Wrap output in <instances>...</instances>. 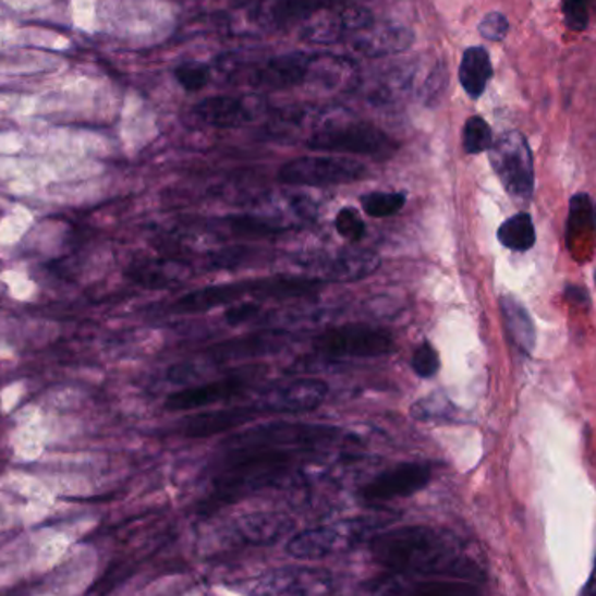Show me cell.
Here are the masks:
<instances>
[{
	"mask_svg": "<svg viewBox=\"0 0 596 596\" xmlns=\"http://www.w3.org/2000/svg\"><path fill=\"white\" fill-rule=\"evenodd\" d=\"M375 562L397 572H417L479 580L482 571L462 554L458 543L429 527H401L382 532L370 543Z\"/></svg>",
	"mask_w": 596,
	"mask_h": 596,
	"instance_id": "6da1fadb",
	"label": "cell"
},
{
	"mask_svg": "<svg viewBox=\"0 0 596 596\" xmlns=\"http://www.w3.org/2000/svg\"><path fill=\"white\" fill-rule=\"evenodd\" d=\"M314 349L327 357H380L394 351V339L384 328L342 325L316 337Z\"/></svg>",
	"mask_w": 596,
	"mask_h": 596,
	"instance_id": "8992f818",
	"label": "cell"
},
{
	"mask_svg": "<svg viewBox=\"0 0 596 596\" xmlns=\"http://www.w3.org/2000/svg\"><path fill=\"white\" fill-rule=\"evenodd\" d=\"M567 296H569L572 302H577V304L581 305H583L584 302L588 301V293H586V290H583V288H567Z\"/></svg>",
	"mask_w": 596,
	"mask_h": 596,
	"instance_id": "836d02e7",
	"label": "cell"
},
{
	"mask_svg": "<svg viewBox=\"0 0 596 596\" xmlns=\"http://www.w3.org/2000/svg\"><path fill=\"white\" fill-rule=\"evenodd\" d=\"M260 311V305L255 302H243V304L229 307L226 313V321L231 325H241V323L248 321L253 316H257Z\"/></svg>",
	"mask_w": 596,
	"mask_h": 596,
	"instance_id": "d6a6232c",
	"label": "cell"
},
{
	"mask_svg": "<svg viewBox=\"0 0 596 596\" xmlns=\"http://www.w3.org/2000/svg\"><path fill=\"white\" fill-rule=\"evenodd\" d=\"M490 162L510 196L528 200L534 194V159L525 136L520 131H508L490 147Z\"/></svg>",
	"mask_w": 596,
	"mask_h": 596,
	"instance_id": "3957f363",
	"label": "cell"
},
{
	"mask_svg": "<svg viewBox=\"0 0 596 596\" xmlns=\"http://www.w3.org/2000/svg\"><path fill=\"white\" fill-rule=\"evenodd\" d=\"M405 203V194L401 192H372L362 197L363 209L374 218L392 217L403 209Z\"/></svg>",
	"mask_w": 596,
	"mask_h": 596,
	"instance_id": "cb8c5ba5",
	"label": "cell"
},
{
	"mask_svg": "<svg viewBox=\"0 0 596 596\" xmlns=\"http://www.w3.org/2000/svg\"><path fill=\"white\" fill-rule=\"evenodd\" d=\"M333 435H337L336 427L290 423L269 424V426L253 427L248 431L234 436L229 441V449L266 447V449L301 452V450H311L333 440Z\"/></svg>",
	"mask_w": 596,
	"mask_h": 596,
	"instance_id": "52a82bcc",
	"label": "cell"
},
{
	"mask_svg": "<svg viewBox=\"0 0 596 596\" xmlns=\"http://www.w3.org/2000/svg\"><path fill=\"white\" fill-rule=\"evenodd\" d=\"M409 596H479L475 584L462 581H438V583L421 584Z\"/></svg>",
	"mask_w": 596,
	"mask_h": 596,
	"instance_id": "484cf974",
	"label": "cell"
},
{
	"mask_svg": "<svg viewBox=\"0 0 596 596\" xmlns=\"http://www.w3.org/2000/svg\"><path fill=\"white\" fill-rule=\"evenodd\" d=\"M478 31L484 39L492 40V42H501V40L506 39L508 32H510V22H508V17L504 14L494 11V13H488L482 20Z\"/></svg>",
	"mask_w": 596,
	"mask_h": 596,
	"instance_id": "1f68e13d",
	"label": "cell"
},
{
	"mask_svg": "<svg viewBox=\"0 0 596 596\" xmlns=\"http://www.w3.org/2000/svg\"><path fill=\"white\" fill-rule=\"evenodd\" d=\"M366 166L349 157H296L281 166L279 182L292 187H328L365 179Z\"/></svg>",
	"mask_w": 596,
	"mask_h": 596,
	"instance_id": "5b68a950",
	"label": "cell"
},
{
	"mask_svg": "<svg viewBox=\"0 0 596 596\" xmlns=\"http://www.w3.org/2000/svg\"><path fill=\"white\" fill-rule=\"evenodd\" d=\"M328 386L318 379H296L292 382L276 384L261 392L257 409L260 412L279 414H305L323 405Z\"/></svg>",
	"mask_w": 596,
	"mask_h": 596,
	"instance_id": "ba28073f",
	"label": "cell"
},
{
	"mask_svg": "<svg viewBox=\"0 0 596 596\" xmlns=\"http://www.w3.org/2000/svg\"><path fill=\"white\" fill-rule=\"evenodd\" d=\"M580 596H596V558L595 563H593L592 574H589L588 581L584 584Z\"/></svg>",
	"mask_w": 596,
	"mask_h": 596,
	"instance_id": "e575fe53",
	"label": "cell"
},
{
	"mask_svg": "<svg viewBox=\"0 0 596 596\" xmlns=\"http://www.w3.org/2000/svg\"><path fill=\"white\" fill-rule=\"evenodd\" d=\"M592 0H563V17L567 28L572 32L586 31L589 23Z\"/></svg>",
	"mask_w": 596,
	"mask_h": 596,
	"instance_id": "4dcf8cb0",
	"label": "cell"
},
{
	"mask_svg": "<svg viewBox=\"0 0 596 596\" xmlns=\"http://www.w3.org/2000/svg\"><path fill=\"white\" fill-rule=\"evenodd\" d=\"M279 340H275L272 336H258L253 339H240L232 340V342H226V344L217 345L211 349V360L215 362H227V360H234V357L250 356V354L261 353L267 349H272V345L278 344Z\"/></svg>",
	"mask_w": 596,
	"mask_h": 596,
	"instance_id": "603a6c76",
	"label": "cell"
},
{
	"mask_svg": "<svg viewBox=\"0 0 596 596\" xmlns=\"http://www.w3.org/2000/svg\"><path fill=\"white\" fill-rule=\"evenodd\" d=\"M431 482V470L426 464H400L386 471L382 475L372 479L370 484L363 488V497L366 501H392L401 497H410L427 487Z\"/></svg>",
	"mask_w": 596,
	"mask_h": 596,
	"instance_id": "30bf717a",
	"label": "cell"
},
{
	"mask_svg": "<svg viewBox=\"0 0 596 596\" xmlns=\"http://www.w3.org/2000/svg\"><path fill=\"white\" fill-rule=\"evenodd\" d=\"M501 309L506 330L510 333L514 345L522 353L531 354L534 348H536L537 333L531 314L525 309V305L513 299V296H504L501 301Z\"/></svg>",
	"mask_w": 596,
	"mask_h": 596,
	"instance_id": "ffe728a7",
	"label": "cell"
},
{
	"mask_svg": "<svg viewBox=\"0 0 596 596\" xmlns=\"http://www.w3.org/2000/svg\"><path fill=\"white\" fill-rule=\"evenodd\" d=\"M255 596H307L293 575L276 574L258 586Z\"/></svg>",
	"mask_w": 596,
	"mask_h": 596,
	"instance_id": "83f0119b",
	"label": "cell"
},
{
	"mask_svg": "<svg viewBox=\"0 0 596 596\" xmlns=\"http://www.w3.org/2000/svg\"><path fill=\"white\" fill-rule=\"evenodd\" d=\"M412 40H414V34L405 25L372 23L366 31L354 35L353 48L365 57H388V54H397L409 49Z\"/></svg>",
	"mask_w": 596,
	"mask_h": 596,
	"instance_id": "5bb4252c",
	"label": "cell"
},
{
	"mask_svg": "<svg viewBox=\"0 0 596 596\" xmlns=\"http://www.w3.org/2000/svg\"><path fill=\"white\" fill-rule=\"evenodd\" d=\"M174 77L187 92H199L208 84L209 69L199 61H185L174 69Z\"/></svg>",
	"mask_w": 596,
	"mask_h": 596,
	"instance_id": "4316f807",
	"label": "cell"
},
{
	"mask_svg": "<svg viewBox=\"0 0 596 596\" xmlns=\"http://www.w3.org/2000/svg\"><path fill=\"white\" fill-rule=\"evenodd\" d=\"M313 58L305 52H290L283 57L272 58L267 61L266 66L257 70L253 84L270 87V89L296 86L309 75Z\"/></svg>",
	"mask_w": 596,
	"mask_h": 596,
	"instance_id": "e0dca14e",
	"label": "cell"
},
{
	"mask_svg": "<svg viewBox=\"0 0 596 596\" xmlns=\"http://www.w3.org/2000/svg\"><path fill=\"white\" fill-rule=\"evenodd\" d=\"M246 388H248V379H244L241 375H232V377L217 380V382L203 384L196 388L173 392L166 400V409L173 410V412L205 409V406L215 405L220 401L231 400Z\"/></svg>",
	"mask_w": 596,
	"mask_h": 596,
	"instance_id": "7c38bea8",
	"label": "cell"
},
{
	"mask_svg": "<svg viewBox=\"0 0 596 596\" xmlns=\"http://www.w3.org/2000/svg\"><path fill=\"white\" fill-rule=\"evenodd\" d=\"M255 292V281H243V283L215 284V287L200 288L194 292L183 295L173 309L180 314L206 313L220 305L234 304L241 301L244 295H252Z\"/></svg>",
	"mask_w": 596,
	"mask_h": 596,
	"instance_id": "9a60e30c",
	"label": "cell"
},
{
	"mask_svg": "<svg viewBox=\"0 0 596 596\" xmlns=\"http://www.w3.org/2000/svg\"><path fill=\"white\" fill-rule=\"evenodd\" d=\"M595 281H596V272H595Z\"/></svg>",
	"mask_w": 596,
	"mask_h": 596,
	"instance_id": "d590c367",
	"label": "cell"
},
{
	"mask_svg": "<svg viewBox=\"0 0 596 596\" xmlns=\"http://www.w3.org/2000/svg\"><path fill=\"white\" fill-rule=\"evenodd\" d=\"M258 412L260 410L257 406H235V409L197 414L183 423V435L187 438H209V436L231 431L243 424L252 423Z\"/></svg>",
	"mask_w": 596,
	"mask_h": 596,
	"instance_id": "2e32d148",
	"label": "cell"
},
{
	"mask_svg": "<svg viewBox=\"0 0 596 596\" xmlns=\"http://www.w3.org/2000/svg\"><path fill=\"white\" fill-rule=\"evenodd\" d=\"M596 241V206L588 194H575L567 218V246L575 260H589Z\"/></svg>",
	"mask_w": 596,
	"mask_h": 596,
	"instance_id": "8fae6325",
	"label": "cell"
},
{
	"mask_svg": "<svg viewBox=\"0 0 596 596\" xmlns=\"http://www.w3.org/2000/svg\"><path fill=\"white\" fill-rule=\"evenodd\" d=\"M502 246L513 252H527L536 243V229L531 215L519 214L508 218L497 232Z\"/></svg>",
	"mask_w": 596,
	"mask_h": 596,
	"instance_id": "44dd1931",
	"label": "cell"
},
{
	"mask_svg": "<svg viewBox=\"0 0 596 596\" xmlns=\"http://www.w3.org/2000/svg\"><path fill=\"white\" fill-rule=\"evenodd\" d=\"M462 144H464V150L467 154H482L485 150H490L494 144L492 130L484 118L473 115L467 119L464 124V133H462Z\"/></svg>",
	"mask_w": 596,
	"mask_h": 596,
	"instance_id": "d4e9b609",
	"label": "cell"
},
{
	"mask_svg": "<svg viewBox=\"0 0 596 596\" xmlns=\"http://www.w3.org/2000/svg\"><path fill=\"white\" fill-rule=\"evenodd\" d=\"M199 121L214 127H238L257 118V101L238 96H209L194 107Z\"/></svg>",
	"mask_w": 596,
	"mask_h": 596,
	"instance_id": "4fadbf2b",
	"label": "cell"
},
{
	"mask_svg": "<svg viewBox=\"0 0 596 596\" xmlns=\"http://www.w3.org/2000/svg\"><path fill=\"white\" fill-rule=\"evenodd\" d=\"M295 453L266 447L229 449L222 471L215 479V499L227 502L275 484L290 470Z\"/></svg>",
	"mask_w": 596,
	"mask_h": 596,
	"instance_id": "7a4b0ae2",
	"label": "cell"
},
{
	"mask_svg": "<svg viewBox=\"0 0 596 596\" xmlns=\"http://www.w3.org/2000/svg\"><path fill=\"white\" fill-rule=\"evenodd\" d=\"M379 266V258L374 253L349 252L340 255L330 269V278L333 281H353L372 275Z\"/></svg>",
	"mask_w": 596,
	"mask_h": 596,
	"instance_id": "7402d4cb",
	"label": "cell"
},
{
	"mask_svg": "<svg viewBox=\"0 0 596 596\" xmlns=\"http://www.w3.org/2000/svg\"><path fill=\"white\" fill-rule=\"evenodd\" d=\"M340 540H342V536H340L337 528H311V531L301 532V534L293 536L288 543L287 551L293 558L316 560V558H325L328 555L336 554Z\"/></svg>",
	"mask_w": 596,
	"mask_h": 596,
	"instance_id": "d6986e66",
	"label": "cell"
},
{
	"mask_svg": "<svg viewBox=\"0 0 596 596\" xmlns=\"http://www.w3.org/2000/svg\"><path fill=\"white\" fill-rule=\"evenodd\" d=\"M307 147L319 153L354 154L388 159L397 153V142L368 122L327 127L307 139Z\"/></svg>",
	"mask_w": 596,
	"mask_h": 596,
	"instance_id": "277c9868",
	"label": "cell"
},
{
	"mask_svg": "<svg viewBox=\"0 0 596 596\" xmlns=\"http://www.w3.org/2000/svg\"><path fill=\"white\" fill-rule=\"evenodd\" d=\"M337 232L351 243L362 241L366 235L365 222L362 215L354 208L340 209L336 218Z\"/></svg>",
	"mask_w": 596,
	"mask_h": 596,
	"instance_id": "f1b7e54d",
	"label": "cell"
},
{
	"mask_svg": "<svg viewBox=\"0 0 596 596\" xmlns=\"http://www.w3.org/2000/svg\"><path fill=\"white\" fill-rule=\"evenodd\" d=\"M372 23L374 17L368 9L349 5L340 11L313 14L302 26L301 37L305 42L333 44L366 31Z\"/></svg>",
	"mask_w": 596,
	"mask_h": 596,
	"instance_id": "9c48e42d",
	"label": "cell"
},
{
	"mask_svg": "<svg viewBox=\"0 0 596 596\" xmlns=\"http://www.w3.org/2000/svg\"><path fill=\"white\" fill-rule=\"evenodd\" d=\"M492 75V60L487 49L473 46L464 51L459 66V81L473 100H478L479 96L484 95Z\"/></svg>",
	"mask_w": 596,
	"mask_h": 596,
	"instance_id": "ac0fdd59",
	"label": "cell"
},
{
	"mask_svg": "<svg viewBox=\"0 0 596 596\" xmlns=\"http://www.w3.org/2000/svg\"><path fill=\"white\" fill-rule=\"evenodd\" d=\"M412 368L415 374L423 379H431L440 370V356L436 353V349L431 344L424 342L418 345L414 356H412Z\"/></svg>",
	"mask_w": 596,
	"mask_h": 596,
	"instance_id": "f546056e",
	"label": "cell"
}]
</instances>
